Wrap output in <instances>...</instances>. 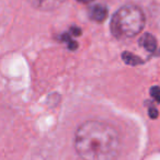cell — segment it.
<instances>
[{"instance_id": "1", "label": "cell", "mask_w": 160, "mask_h": 160, "mask_svg": "<svg viewBox=\"0 0 160 160\" xmlns=\"http://www.w3.org/2000/svg\"><path fill=\"white\" fill-rule=\"evenodd\" d=\"M75 149L82 160H116L121 140L118 131L102 121H87L75 134Z\"/></svg>"}, {"instance_id": "2", "label": "cell", "mask_w": 160, "mask_h": 160, "mask_svg": "<svg viewBox=\"0 0 160 160\" xmlns=\"http://www.w3.org/2000/svg\"><path fill=\"white\" fill-rule=\"evenodd\" d=\"M145 22V13L138 6L126 5L114 13L110 28L116 38H129L142 32Z\"/></svg>"}, {"instance_id": "3", "label": "cell", "mask_w": 160, "mask_h": 160, "mask_svg": "<svg viewBox=\"0 0 160 160\" xmlns=\"http://www.w3.org/2000/svg\"><path fill=\"white\" fill-rule=\"evenodd\" d=\"M108 16V10L102 5H94L89 9V17L92 21L102 22Z\"/></svg>"}, {"instance_id": "4", "label": "cell", "mask_w": 160, "mask_h": 160, "mask_svg": "<svg viewBox=\"0 0 160 160\" xmlns=\"http://www.w3.org/2000/svg\"><path fill=\"white\" fill-rule=\"evenodd\" d=\"M139 45L142 47H144L146 51L148 52H153L157 48V41L156 38L152 34H144L142 38H139Z\"/></svg>"}, {"instance_id": "5", "label": "cell", "mask_w": 160, "mask_h": 160, "mask_svg": "<svg viewBox=\"0 0 160 160\" xmlns=\"http://www.w3.org/2000/svg\"><path fill=\"white\" fill-rule=\"evenodd\" d=\"M122 58L127 65H132V66H136V65L142 64V59H140L138 56L134 55L132 53H128V52H124L122 54Z\"/></svg>"}, {"instance_id": "6", "label": "cell", "mask_w": 160, "mask_h": 160, "mask_svg": "<svg viewBox=\"0 0 160 160\" xmlns=\"http://www.w3.org/2000/svg\"><path fill=\"white\" fill-rule=\"evenodd\" d=\"M62 40L65 41V42H67V44H68V48L71 49V51H75V49L78 48V44L77 42H75V41L71 38V36L69 35V34L65 33L62 35Z\"/></svg>"}, {"instance_id": "7", "label": "cell", "mask_w": 160, "mask_h": 160, "mask_svg": "<svg viewBox=\"0 0 160 160\" xmlns=\"http://www.w3.org/2000/svg\"><path fill=\"white\" fill-rule=\"evenodd\" d=\"M150 96L156 100V102L160 103V87H152L150 89Z\"/></svg>"}, {"instance_id": "8", "label": "cell", "mask_w": 160, "mask_h": 160, "mask_svg": "<svg viewBox=\"0 0 160 160\" xmlns=\"http://www.w3.org/2000/svg\"><path fill=\"white\" fill-rule=\"evenodd\" d=\"M148 114H149V116H150L151 118H157L158 114H159V113H158L157 109H155L152 105H150V107H149V109H148Z\"/></svg>"}, {"instance_id": "9", "label": "cell", "mask_w": 160, "mask_h": 160, "mask_svg": "<svg viewBox=\"0 0 160 160\" xmlns=\"http://www.w3.org/2000/svg\"><path fill=\"white\" fill-rule=\"evenodd\" d=\"M69 32H70V34L73 36H79L80 34H81V30H80V28H78V27H71Z\"/></svg>"}, {"instance_id": "10", "label": "cell", "mask_w": 160, "mask_h": 160, "mask_svg": "<svg viewBox=\"0 0 160 160\" xmlns=\"http://www.w3.org/2000/svg\"><path fill=\"white\" fill-rule=\"evenodd\" d=\"M80 2H90V1H93V0H78Z\"/></svg>"}]
</instances>
